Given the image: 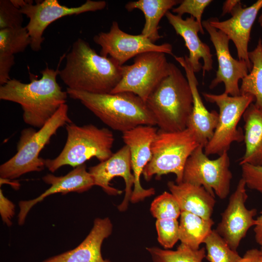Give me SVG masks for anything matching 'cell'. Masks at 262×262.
I'll return each mask as SVG.
<instances>
[{"instance_id":"obj_24","label":"cell","mask_w":262,"mask_h":262,"mask_svg":"<svg viewBox=\"0 0 262 262\" xmlns=\"http://www.w3.org/2000/svg\"><path fill=\"white\" fill-rule=\"evenodd\" d=\"M180 2L178 0H139L128 2L125 8L128 11L137 9L144 13L145 23L141 34L154 43L162 37L159 33L161 19Z\"/></svg>"},{"instance_id":"obj_11","label":"cell","mask_w":262,"mask_h":262,"mask_svg":"<svg viewBox=\"0 0 262 262\" xmlns=\"http://www.w3.org/2000/svg\"><path fill=\"white\" fill-rule=\"evenodd\" d=\"M106 4L104 0H87L79 6L68 7L61 5L57 0H45L35 4L32 0H28L20 10L29 19L26 28L31 39L32 49L38 51L41 49L43 34L51 23L65 16L103 10Z\"/></svg>"},{"instance_id":"obj_8","label":"cell","mask_w":262,"mask_h":262,"mask_svg":"<svg viewBox=\"0 0 262 262\" xmlns=\"http://www.w3.org/2000/svg\"><path fill=\"white\" fill-rule=\"evenodd\" d=\"M202 95L207 101L219 108L217 125L204 151L208 156H219L228 152L232 143L244 141V131L237 127L238 124L254 98L248 94L231 96L224 92L219 95L203 93Z\"/></svg>"},{"instance_id":"obj_18","label":"cell","mask_w":262,"mask_h":262,"mask_svg":"<svg viewBox=\"0 0 262 262\" xmlns=\"http://www.w3.org/2000/svg\"><path fill=\"white\" fill-rule=\"evenodd\" d=\"M173 57L184 69L192 94L193 108L187 128L193 132L199 145L204 148L217 125L218 113L215 110L209 111L204 105L198 90V81L187 55Z\"/></svg>"},{"instance_id":"obj_34","label":"cell","mask_w":262,"mask_h":262,"mask_svg":"<svg viewBox=\"0 0 262 262\" xmlns=\"http://www.w3.org/2000/svg\"><path fill=\"white\" fill-rule=\"evenodd\" d=\"M242 178L246 187L262 195V165H253L248 164L241 165Z\"/></svg>"},{"instance_id":"obj_29","label":"cell","mask_w":262,"mask_h":262,"mask_svg":"<svg viewBox=\"0 0 262 262\" xmlns=\"http://www.w3.org/2000/svg\"><path fill=\"white\" fill-rule=\"evenodd\" d=\"M203 243L205 245L206 258L209 262H237L241 257L215 229L212 230Z\"/></svg>"},{"instance_id":"obj_32","label":"cell","mask_w":262,"mask_h":262,"mask_svg":"<svg viewBox=\"0 0 262 262\" xmlns=\"http://www.w3.org/2000/svg\"><path fill=\"white\" fill-rule=\"evenodd\" d=\"M23 15L10 0H0V30L22 27Z\"/></svg>"},{"instance_id":"obj_1","label":"cell","mask_w":262,"mask_h":262,"mask_svg":"<svg viewBox=\"0 0 262 262\" xmlns=\"http://www.w3.org/2000/svg\"><path fill=\"white\" fill-rule=\"evenodd\" d=\"M59 75L70 89L95 94L110 93L122 77L123 66L98 54L89 43L78 38L66 56Z\"/></svg>"},{"instance_id":"obj_19","label":"cell","mask_w":262,"mask_h":262,"mask_svg":"<svg viewBox=\"0 0 262 262\" xmlns=\"http://www.w3.org/2000/svg\"><path fill=\"white\" fill-rule=\"evenodd\" d=\"M168 22L176 33L182 37L189 50L188 61L195 73L202 69L203 76L213 69V54L210 47L199 38L198 33H204L203 26L190 16L183 19L182 16L168 11L165 14Z\"/></svg>"},{"instance_id":"obj_21","label":"cell","mask_w":262,"mask_h":262,"mask_svg":"<svg viewBox=\"0 0 262 262\" xmlns=\"http://www.w3.org/2000/svg\"><path fill=\"white\" fill-rule=\"evenodd\" d=\"M112 230L113 225L108 217L97 218L90 232L78 246L42 262H111L103 258L101 247Z\"/></svg>"},{"instance_id":"obj_15","label":"cell","mask_w":262,"mask_h":262,"mask_svg":"<svg viewBox=\"0 0 262 262\" xmlns=\"http://www.w3.org/2000/svg\"><path fill=\"white\" fill-rule=\"evenodd\" d=\"M157 130L154 126H139L123 132L122 138L130 148L131 169L134 178V188L131 201L135 203L155 194L153 188L145 189L140 183V177L151 160V147Z\"/></svg>"},{"instance_id":"obj_33","label":"cell","mask_w":262,"mask_h":262,"mask_svg":"<svg viewBox=\"0 0 262 262\" xmlns=\"http://www.w3.org/2000/svg\"><path fill=\"white\" fill-rule=\"evenodd\" d=\"M213 1L212 0H183L179 6L172 9V12L182 16L184 14H189L195 18L199 24L202 25V16L205 8Z\"/></svg>"},{"instance_id":"obj_2","label":"cell","mask_w":262,"mask_h":262,"mask_svg":"<svg viewBox=\"0 0 262 262\" xmlns=\"http://www.w3.org/2000/svg\"><path fill=\"white\" fill-rule=\"evenodd\" d=\"M59 72L58 68L47 67L40 79L33 78L30 83L10 79L0 86V99L20 104L24 122L40 129L66 101L68 94L57 82Z\"/></svg>"},{"instance_id":"obj_6","label":"cell","mask_w":262,"mask_h":262,"mask_svg":"<svg viewBox=\"0 0 262 262\" xmlns=\"http://www.w3.org/2000/svg\"><path fill=\"white\" fill-rule=\"evenodd\" d=\"M66 129L67 139L61 153L54 159L45 160V167L50 172L66 165L75 168L93 157L102 162L113 155L114 137L109 129L92 124L79 126L72 122L67 124Z\"/></svg>"},{"instance_id":"obj_39","label":"cell","mask_w":262,"mask_h":262,"mask_svg":"<svg viewBox=\"0 0 262 262\" xmlns=\"http://www.w3.org/2000/svg\"><path fill=\"white\" fill-rule=\"evenodd\" d=\"M12 180L7 179H3V178H0V185H1L3 184H10L14 189H18L20 184V183L16 181H12Z\"/></svg>"},{"instance_id":"obj_5","label":"cell","mask_w":262,"mask_h":262,"mask_svg":"<svg viewBox=\"0 0 262 262\" xmlns=\"http://www.w3.org/2000/svg\"><path fill=\"white\" fill-rule=\"evenodd\" d=\"M68 111L67 105L63 104L38 131L32 128L22 130L17 152L0 166V178L13 180L29 172L43 170L45 159L40 158L39 154L60 127L72 122Z\"/></svg>"},{"instance_id":"obj_40","label":"cell","mask_w":262,"mask_h":262,"mask_svg":"<svg viewBox=\"0 0 262 262\" xmlns=\"http://www.w3.org/2000/svg\"><path fill=\"white\" fill-rule=\"evenodd\" d=\"M258 22L260 25L262 27V11H261L260 15L258 17Z\"/></svg>"},{"instance_id":"obj_35","label":"cell","mask_w":262,"mask_h":262,"mask_svg":"<svg viewBox=\"0 0 262 262\" xmlns=\"http://www.w3.org/2000/svg\"><path fill=\"white\" fill-rule=\"evenodd\" d=\"M15 205L7 197L0 189V214L2 221L8 226L12 225L11 219L15 214Z\"/></svg>"},{"instance_id":"obj_14","label":"cell","mask_w":262,"mask_h":262,"mask_svg":"<svg viewBox=\"0 0 262 262\" xmlns=\"http://www.w3.org/2000/svg\"><path fill=\"white\" fill-rule=\"evenodd\" d=\"M202 25L210 35L218 64L215 77L212 81L209 88L213 89L223 83L224 93L231 96L240 95L239 81L250 71L247 63L232 57L229 49L230 40L223 33L212 26L208 20L203 21Z\"/></svg>"},{"instance_id":"obj_27","label":"cell","mask_w":262,"mask_h":262,"mask_svg":"<svg viewBox=\"0 0 262 262\" xmlns=\"http://www.w3.org/2000/svg\"><path fill=\"white\" fill-rule=\"evenodd\" d=\"M147 250L153 262H202L206 256L204 247L194 250L181 243L175 250L157 247H147Z\"/></svg>"},{"instance_id":"obj_23","label":"cell","mask_w":262,"mask_h":262,"mask_svg":"<svg viewBox=\"0 0 262 262\" xmlns=\"http://www.w3.org/2000/svg\"><path fill=\"white\" fill-rule=\"evenodd\" d=\"M242 117L246 150L239 164L262 165V110L253 102Z\"/></svg>"},{"instance_id":"obj_10","label":"cell","mask_w":262,"mask_h":262,"mask_svg":"<svg viewBox=\"0 0 262 262\" xmlns=\"http://www.w3.org/2000/svg\"><path fill=\"white\" fill-rule=\"evenodd\" d=\"M171 63L165 54L158 51L141 53L131 65L123 66L122 77L111 94L132 93L145 102L170 72Z\"/></svg>"},{"instance_id":"obj_16","label":"cell","mask_w":262,"mask_h":262,"mask_svg":"<svg viewBox=\"0 0 262 262\" xmlns=\"http://www.w3.org/2000/svg\"><path fill=\"white\" fill-rule=\"evenodd\" d=\"M131 164L130 148L125 145L107 160L89 168L93 177L95 185L100 186L108 194H121L122 191L110 186V181L115 177H122L125 183V194L124 199L118 206L121 212L125 211L132 193L134 178L131 172Z\"/></svg>"},{"instance_id":"obj_7","label":"cell","mask_w":262,"mask_h":262,"mask_svg":"<svg viewBox=\"0 0 262 262\" xmlns=\"http://www.w3.org/2000/svg\"><path fill=\"white\" fill-rule=\"evenodd\" d=\"M198 145L193 132L187 128L176 132L159 130L151 144V160L142 173L145 179L148 181L153 175L158 179L173 173L176 183H181L185 163Z\"/></svg>"},{"instance_id":"obj_25","label":"cell","mask_w":262,"mask_h":262,"mask_svg":"<svg viewBox=\"0 0 262 262\" xmlns=\"http://www.w3.org/2000/svg\"><path fill=\"white\" fill-rule=\"evenodd\" d=\"M180 217L179 240L193 249H199L213 230V221L186 211H181Z\"/></svg>"},{"instance_id":"obj_28","label":"cell","mask_w":262,"mask_h":262,"mask_svg":"<svg viewBox=\"0 0 262 262\" xmlns=\"http://www.w3.org/2000/svg\"><path fill=\"white\" fill-rule=\"evenodd\" d=\"M31 44L26 27L0 30V56H14L22 52Z\"/></svg>"},{"instance_id":"obj_4","label":"cell","mask_w":262,"mask_h":262,"mask_svg":"<svg viewBox=\"0 0 262 262\" xmlns=\"http://www.w3.org/2000/svg\"><path fill=\"white\" fill-rule=\"evenodd\" d=\"M146 103L160 130L176 132L187 129L193 97L186 77L171 63L170 72L149 96Z\"/></svg>"},{"instance_id":"obj_26","label":"cell","mask_w":262,"mask_h":262,"mask_svg":"<svg viewBox=\"0 0 262 262\" xmlns=\"http://www.w3.org/2000/svg\"><path fill=\"white\" fill-rule=\"evenodd\" d=\"M251 69L242 80L240 95L248 94L254 98V104L262 110V40L259 38L257 46L248 52Z\"/></svg>"},{"instance_id":"obj_12","label":"cell","mask_w":262,"mask_h":262,"mask_svg":"<svg viewBox=\"0 0 262 262\" xmlns=\"http://www.w3.org/2000/svg\"><path fill=\"white\" fill-rule=\"evenodd\" d=\"M93 40L101 47L100 55L109 56L120 66L146 52L158 51L173 55L171 44L156 45L141 34H129L121 30L115 21L112 22L109 32L98 33L94 36Z\"/></svg>"},{"instance_id":"obj_20","label":"cell","mask_w":262,"mask_h":262,"mask_svg":"<svg viewBox=\"0 0 262 262\" xmlns=\"http://www.w3.org/2000/svg\"><path fill=\"white\" fill-rule=\"evenodd\" d=\"M42 180L45 183L50 185V187L34 199L19 202V212L17 221L19 225L24 224L32 208L47 196L56 193L66 194L73 192L81 193L95 185L94 179L87 171L85 163L75 167L64 176L57 177L49 174L44 176Z\"/></svg>"},{"instance_id":"obj_17","label":"cell","mask_w":262,"mask_h":262,"mask_svg":"<svg viewBox=\"0 0 262 262\" xmlns=\"http://www.w3.org/2000/svg\"><path fill=\"white\" fill-rule=\"evenodd\" d=\"M262 8V0H258L250 6L244 8L240 3L231 12V16L227 20L220 21L213 17L208 19L212 26L221 31L233 42L238 59L245 61L250 70L251 64L248 55V43L253 25Z\"/></svg>"},{"instance_id":"obj_22","label":"cell","mask_w":262,"mask_h":262,"mask_svg":"<svg viewBox=\"0 0 262 262\" xmlns=\"http://www.w3.org/2000/svg\"><path fill=\"white\" fill-rule=\"evenodd\" d=\"M170 193L177 199L181 211H186L204 219H211L215 204V197L203 186L186 182L167 183Z\"/></svg>"},{"instance_id":"obj_37","label":"cell","mask_w":262,"mask_h":262,"mask_svg":"<svg viewBox=\"0 0 262 262\" xmlns=\"http://www.w3.org/2000/svg\"><path fill=\"white\" fill-rule=\"evenodd\" d=\"M253 230L256 242L261 246H262V212L256 219Z\"/></svg>"},{"instance_id":"obj_36","label":"cell","mask_w":262,"mask_h":262,"mask_svg":"<svg viewBox=\"0 0 262 262\" xmlns=\"http://www.w3.org/2000/svg\"><path fill=\"white\" fill-rule=\"evenodd\" d=\"M237 262H262V252L257 248L249 249Z\"/></svg>"},{"instance_id":"obj_41","label":"cell","mask_w":262,"mask_h":262,"mask_svg":"<svg viewBox=\"0 0 262 262\" xmlns=\"http://www.w3.org/2000/svg\"><path fill=\"white\" fill-rule=\"evenodd\" d=\"M261 250L262 251V246H261V248H260Z\"/></svg>"},{"instance_id":"obj_3","label":"cell","mask_w":262,"mask_h":262,"mask_svg":"<svg viewBox=\"0 0 262 262\" xmlns=\"http://www.w3.org/2000/svg\"><path fill=\"white\" fill-rule=\"evenodd\" d=\"M66 91L114 130L123 133L139 126L156 125L146 102L132 93L95 94L68 88Z\"/></svg>"},{"instance_id":"obj_38","label":"cell","mask_w":262,"mask_h":262,"mask_svg":"<svg viewBox=\"0 0 262 262\" xmlns=\"http://www.w3.org/2000/svg\"><path fill=\"white\" fill-rule=\"evenodd\" d=\"M241 3L239 0H227L223 3L222 7V16H224L231 12L238 4Z\"/></svg>"},{"instance_id":"obj_30","label":"cell","mask_w":262,"mask_h":262,"mask_svg":"<svg viewBox=\"0 0 262 262\" xmlns=\"http://www.w3.org/2000/svg\"><path fill=\"white\" fill-rule=\"evenodd\" d=\"M150 210L157 219H178L181 213L177 199L171 193L167 192H164L154 199Z\"/></svg>"},{"instance_id":"obj_9","label":"cell","mask_w":262,"mask_h":262,"mask_svg":"<svg viewBox=\"0 0 262 262\" xmlns=\"http://www.w3.org/2000/svg\"><path fill=\"white\" fill-rule=\"evenodd\" d=\"M229 166L228 152L211 160L205 154L204 147L198 145L185 163L182 182L203 186L213 196L215 194L219 198L225 199L230 192L232 179Z\"/></svg>"},{"instance_id":"obj_31","label":"cell","mask_w":262,"mask_h":262,"mask_svg":"<svg viewBox=\"0 0 262 262\" xmlns=\"http://www.w3.org/2000/svg\"><path fill=\"white\" fill-rule=\"evenodd\" d=\"M156 229L158 241L165 249L172 248L179 240V222L178 219H157Z\"/></svg>"},{"instance_id":"obj_13","label":"cell","mask_w":262,"mask_h":262,"mask_svg":"<svg viewBox=\"0 0 262 262\" xmlns=\"http://www.w3.org/2000/svg\"><path fill=\"white\" fill-rule=\"evenodd\" d=\"M246 187L245 181L241 178L215 229L230 247L236 251L248 230L256 224L254 217L257 209H248L245 205L248 198Z\"/></svg>"}]
</instances>
